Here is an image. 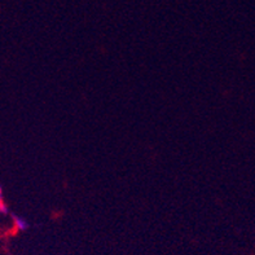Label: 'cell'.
I'll return each instance as SVG.
<instances>
[{
	"instance_id": "obj_1",
	"label": "cell",
	"mask_w": 255,
	"mask_h": 255,
	"mask_svg": "<svg viewBox=\"0 0 255 255\" xmlns=\"http://www.w3.org/2000/svg\"><path fill=\"white\" fill-rule=\"evenodd\" d=\"M12 222L17 232H25L30 228V223L27 222V219L19 217V215H12Z\"/></svg>"
},
{
	"instance_id": "obj_2",
	"label": "cell",
	"mask_w": 255,
	"mask_h": 255,
	"mask_svg": "<svg viewBox=\"0 0 255 255\" xmlns=\"http://www.w3.org/2000/svg\"><path fill=\"white\" fill-rule=\"evenodd\" d=\"M9 214V209L5 205V202H0V215H8Z\"/></svg>"
},
{
	"instance_id": "obj_3",
	"label": "cell",
	"mask_w": 255,
	"mask_h": 255,
	"mask_svg": "<svg viewBox=\"0 0 255 255\" xmlns=\"http://www.w3.org/2000/svg\"><path fill=\"white\" fill-rule=\"evenodd\" d=\"M4 201V194H3V188L0 185V202H3Z\"/></svg>"
}]
</instances>
